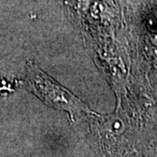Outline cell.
Returning a JSON list of instances; mask_svg holds the SVG:
<instances>
[{
	"label": "cell",
	"instance_id": "cell-1",
	"mask_svg": "<svg viewBox=\"0 0 157 157\" xmlns=\"http://www.w3.org/2000/svg\"><path fill=\"white\" fill-rule=\"evenodd\" d=\"M26 79L29 88L45 103L51 107L67 111L73 119L80 112L91 113L86 104L43 73L36 65L28 63Z\"/></svg>",
	"mask_w": 157,
	"mask_h": 157
}]
</instances>
